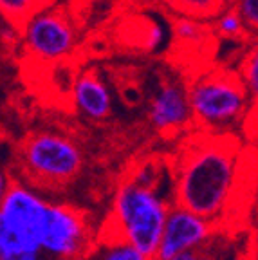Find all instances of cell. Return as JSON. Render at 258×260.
Returning <instances> with one entry per match:
<instances>
[{
  "label": "cell",
  "mask_w": 258,
  "mask_h": 260,
  "mask_svg": "<svg viewBox=\"0 0 258 260\" xmlns=\"http://www.w3.org/2000/svg\"><path fill=\"white\" fill-rule=\"evenodd\" d=\"M172 206L174 203H170L168 195L163 193V186L150 188L126 179L114 195L110 226L105 233L119 237L153 260Z\"/></svg>",
  "instance_id": "3957f363"
},
{
  "label": "cell",
  "mask_w": 258,
  "mask_h": 260,
  "mask_svg": "<svg viewBox=\"0 0 258 260\" xmlns=\"http://www.w3.org/2000/svg\"><path fill=\"white\" fill-rule=\"evenodd\" d=\"M81 260H152V258L139 253L136 248H132L128 242H125L119 237L103 233V235L98 237V240H94L92 248L89 249V253Z\"/></svg>",
  "instance_id": "4fadbf2b"
},
{
  "label": "cell",
  "mask_w": 258,
  "mask_h": 260,
  "mask_svg": "<svg viewBox=\"0 0 258 260\" xmlns=\"http://www.w3.org/2000/svg\"><path fill=\"white\" fill-rule=\"evenodd\" d=\"M213 22L215 24L211 25V31L224 40H247V37H249L246 24L240 18V15L235 11V8L220 13Z\"/></svg>",
  "instance_id": "2e32d148"
},
{
  "label": "cell",
  "mask_w": 258,
  "mask_h": 260,
  "mask_svg": "<svg viewBox=\"0 0 258 260\" xmlns=\"http://www.w3.org/2000/svg\"><path fill=\"white\" fill-rule=\"evenodd\" d=\"M235 11L246 24L247 31H258V0H235Z\"/></svg>",
  "instance_id": "ac0fdd59"
},
{
  "label": "cell",
  "mask_w": 258,
  "mask_h": 260,
  "mask_svg": "<svg viewBox=\"0 0 258 260\" xmlns=\"http://www.w3.org/2000/svg\"><path fill=\"white\" fill-rule=\"evenodd\" d=\"M73 102L78 112L92 121H103L112 112V94L96 71H83L73 85Z\"/></svg>",
  "instance_id": "8fae6325"
},
{
  "label": "cell",
  "mask_w": 258,
  "mask_h": 260,
  "mask_svg": "<svg viewBox=\"0 0 258 260\" xmlns=\"http://www.w3.org/2000/svg\"><path fill=\"white\" fill-rule=\"evenodd\" d=\"M11 181L13 179L9 177L8 172L0 167V203H2V199H4V195L8 193L9 186H11Z\"/></svg>",
  "instance_id": "ffe728a7"
},
{
  "label": "cell",
  "mask_w": 258,
  "mask_h": 260,
  "mask_svg": "<svg viewBox=\"0 0 258 260\" xmlns=\"http://www.w3.org/2000/svg\"><path fill=\"white\" fill-rule=\"evenodd\" d=\"M191 121L197 130L213 134H233L246 121L249 98L237 71L215 67L197 74L186 87Z\"/></svg>",
  "instance_id": "7a4b0ae2"
},
{
  "label": "cell",
  "mask_w": 258,
  "mask_h": 260,
  "mask_svg": "<svg viewBox=\"0 0 258 260\" xmlns=\"http://www.w3.org/2000/svg\"><path fill=\"white\" fill-rule=\"evenodd\" d=\"M163 4L177 16L208 22L215 20L220 13L233 8L235 0H163Z\"/></svg>",
  "instance_id": "7c38bea8"
},
{
  "label": "cell",
  "mask_w": 258,
  "mask_h": 260,
  "mask_svg": "<svg viewBox=\"0 0 258 260\" xmlns=\"http://www.w3.org/2000/svg\"><path fill=\"white\" fill-rule=\"evenodd\" d=\"M238 76L242 80L249 98L256 103V98H258V51H256V47H253V51L242 60Z\"/></svg>",
  "instance_id": "e0dca14e"
},
{
  "label": "cell",
  "mask_w": 258,
  "mask_h": 260,
  "mask_svg": "<svg viewBox=\"0 0 258 260\" xmlns=\"http://www.w3.org/2000/svg\"><path fill=\"white\" fill-rule=\"evenodd\" d=\"M247 157L235 134L195 130L175 155L172 199L217 230L235 213Z\"/></svg>",
  "instance_id": "6da1fadb"
},
{
  "label": "cell",
  "mask_w": 258,
  "mask_h": 260,
  "mask_svg": "<svg viewBox=\"0 0 258 260\" xmlns=\"http://www.w3.org/2000/svg\"><path fill=\"white\" fill-rule=\"evenodd\" d=\"M210 242H211V240H210ZM210 242L206 244V246H202V248L195 249V251L182 253V255H177V256H174V258H170V260H215Z\"/></svg>",
  "instance_id": "d6986e66"
},
{
  "label": "cell",
  "mask_w": 258,
  "mask_h": 260,
  "mask_svg": "<svg viewBox=\"0 0 258 260\" xmlns=\"http://www.w3.org/2000/svg\"><path fill=\"white\" fill-rule=\"evenodd\" d=\"M217 233L218 230L211 222L174 204L166 215L153 260H170L182 253L195 251L206 246Z\"/></svg>",
  "instance_id": "ba28073f"
},
{
  "label": "cell",
  "mask_w": 258,
  "mask_h": 260,
  "mask_svg": "<svg viewBox=\"0 0 258 260\" xmlns=\"http://www.w3.org/2000/svg\"><path fill=\"white\" fill-rule=\"evenodd\" d=\"M20 168L24 183L44 191L63 188L80 175L83 152L73 138L54 130H38L25 138L20 146Z\"/></svg>",
  "instance_id": "5b68a950"
},
{
  "label": "cell",
  "mask_w": 258,
  "mask_h": 260,
  "mask_svg": "<svg viewBox=\"0 0 258 260\" xmlns=\"http://www.w3.org/2000/svg\"><path fill=\"white\" fill-rule=\"evenodd\" d=\"M51 0H0V16L13 27H22L35 13L49 8Z\"/></svg>",
  "instance_id": "5bb4252c"
},
{
  "label": "cell",
  "mask_w": 258,
  "mask_h": 260,
  "mask_svg": "<svg viewBox=\"0 0 258 260\" xmlns=\"http://www.w3.org/2000/svg\"><path fill=\"white\" fill-rule=\"evenodd\" d=\"M47 203L44 191L13 179L0 203V260H45L38 233Z\"/></svg>",
  "instance_id": "277c9868"
},
{
  "label": "cell",
  "mask_w": 258,
  "mask_h": 260,
  "mask_svg": "<svg viewBox=\"0 0 258 260\" xmlns=\"http://www.w3.org/2000/svg\"><path fill=\"white\" fill-rule=\"evenodd\" d=\"M211 25H204L202 22L191 20V18H184V16H177L174 24L170 25L172 29V37L175 42L186 47H197V45H204L206 35L211 32Z\"/></svg>",
  "instance_id": "9a60e30c"
},
{
  "label": "cell",
  "mask_w": 258,
  "mask_h": 260,
  "mask_svg": "<svg viewBox=\"0 0 258 260\" xmlns=\"http://www.w3.org/2000/svg\"><path fill=\"white\" fill-rule=\"evenodd\" d=\"M22 42L25 53L35 60L61 61L76 49V27L63 9L49 6L22 25Z\"/></svg>",
  "instance_id": "52a82bcc"
},
{
  "label": "cell",
  "mask_w": 258,
  "mask_h": 260,
  "mask_svg": "<svg viewBox=\"0 0 258 260\" xmlns=\"http://www.w3.org/2000/svg\"><path fill=\"white\" fill-rule=\"evenodd\" d=\"M148 121L163 136H177L194 126L184 83L179 80L161 81L150 98Z\"/></svg>",
  "instance_id": "9c48e42d"
},
{
  "label": "cell",
  "mask_w": 258,
  "mask_h": 260,
  "mask_svg": "<svg viewBox=\"0 0 258 260\" xmlns=\"http://www.w3.org/2000/svg\"><path fill=\"white\" fill-rule=\"evenodd\" d=\"M172 29L165 16L153 11H143L128 16L119 27V42L134 51L157 54L168 47Z\"/></svg>",
  "instance_id": "30bf717a"
},
{
  "label": "cell",
  "mask_w": 258,
  "mask_h": 260,
  "mask_svg": "<svg viewBox=\"0 0 258 260\" xmlns=\"http://www.w3.org/2000/svg\"><path fill=\"white\" fill-rule=\"evenodd\" d=\"M38 240L45 260H81L92 248L94 230L89 215L80 208L49 201Z\"/></svg>",
  "instance_id": "8992f818"
}]
</instances>
